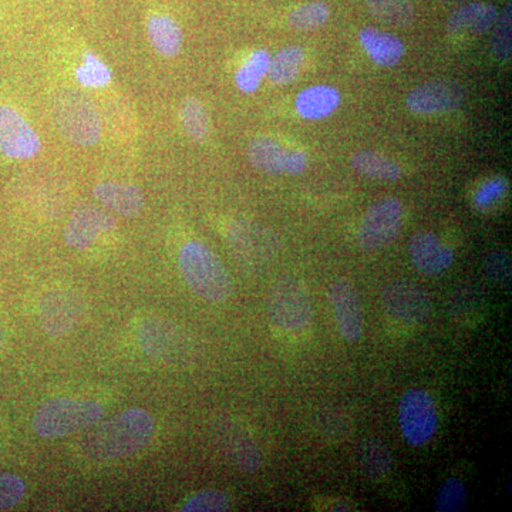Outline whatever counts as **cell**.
Segmentation results:
<instances>
[{"mask_svg": "<svg viewBox=\"0 0 512 512\" xmlns=\"http://www.w3.org/2000/svg\"><path fill=\"white\" fill-rule=\"evenodd\" d=\"M228 242L239 265L251 271L264 268L279 252V241L274 232L248 221L231 225Z\"/></svg>", "mask_w": 512, "mask_h": 512, "instance_id": "6", "label": "cell"}, {"mask_svg": "<svg viewBox=\"0 0 512 512\" xmlns=\"http://www.w3.org/2000/svg\"><path fill=\"white\" fill-rule=\"evenodd\" d=\"M494 35L491 49L494 56L500 60H510L512 53V13L511 3L504 9L503 15L498 16L494 23Z\"/></svg>", "mask_w": 512, "mask_h": 512, "instance_id": "33", "label": "cell"}, {"mask_svg": "<svg viewBox=\"0 0 512 512\" xmlns=\"http://www.w3.org/2000/svg\"><path fill=\"white\" fill-rule=\"evenodd\" d=\"M485 272L494 284L511 289V256L505 251H494L485 259Z\"/></svg>", "mask_w": 512, "mask_h": 512, "instance_id": "35", "label": "cell"}, {"mask_svg": "<svg viewBox=\"0 0 512 512\" xmlns=\"http://www.w3.org/2000/svg\"><path fill=\"white\" fill-rule=\"evenodd\" d=\"M360 470L367 478L382 480L393 468V456L383 441L366 439L359 447Z\"/></svg>", "mask_w": 512, "mask_h": 512, "instance_id": "24", "label": "cell"}, {"mask_svg": "<svg viewBox=\"0 0 512 512\" xmlns=\"http://www.w3.org/2000/svg\"><path fill=\"white\" fill-rule=\"evenodd\" d=\"M329 299L342 338L349 343L362 340L365 316L356 286L348 279H338L330 286Z\"/></svg>", "mask_w": 512, "mask_h": 512, "instance_id": "14", "label": "cell"}, {"mask_svg": "<svg viewBox=\"0 0 512 512\" xmlns=\"http://www.w3.org/2000/svg\"><path fill=\"white\" fill-rule=\"evenodd\" d=\"M180 120L185 134L195 143H204L210 136V117L204 104L195 97H188L181 104Z\"/></svg>", "mask_w": 512, "mask_h": 512, "instance_id": "28", "label": "cell"}, {"mask_svg": "<svg viewBox=\"0 0 512 512\" xmlns=\"http://www.w3.org/2000/svg\"><path fill=\"white\" fill-rule=\"evenodd\" d=\"M26 484L15 474L0 473V511L10 510L23 500Z\"/></svg>", "mask_w": 512, "mask_h": 512, "instance_id": "36", "label": "cell"}, {"mask_svg": "<svg viewBox=\"0 0 512 512\" xmlns=\"http://www.w3.org/2000/svg\"><path fill=\"white\" fill-rule=\"evenodd\" d=\"M138 343L148 356L171 365L185 362L191 353V340L184 330L170 320L154 316L138 326Z\"/></svg>", "mask_w": 512, "mask_h": 512, "instance_id": "7", "label": "cell"}, {"mask_svg": "<svg viewBox=\"0 0 512 512\" xmlns=\"http://www.w3.org/2000/svg\"><path fill=\"white\" fill-rule=\"evenodd\" d=\"M3 345H5V338H3L2 326H0V352H2Z\"/></svg>", "mask_w": 512, "mask_h": 512, "instance_id": "38", "label": "cell"}, {"mask_svg": "<svg viewBox=\"0 0 512 512\" xmlns=\"http://www.w3.org/2000/svg\"><path fill=\"white\" fill-rule=\"evenodd\" d=\"M103 417L104 409L99 402L57 397L47 400L36 410L32 424L33 430L40 437L55 440L90 429Z\"/></svg>", "mask_w": 512, "mask_h": 512, "instance_id": "3", "label": "cell"}, {"mask_svg": "<svg viewBox=\"0 0 512 512\" xmlns=\"http://www.w3.org/2000/svg\"><path fill=\"white\" fill-rule=\"evenodd\" d=\"M382 305L387 315L406 323H420L429 318L431 301L419 285L397 281L387 285L382 293Z\"/></svg>", "mask_w": 512, "mask_h": 512, "instance_id": "15", "label": "cell"}, {"mask_svg": "<svg viewBox=\"0 0 512 512\" xmlns=\"http://www.w3.org/2000/svg\"><path fill=\"white\" fill-rule=\"evenodd\" d=\"M466 90L453 80H431L413 89L407 96L410 111L420 116L450 113L463 107Z\"/></svg>", "mask_w": 512, "mask_h": 512, "instance_id": "13", "label": "cell"}, {"mask_svg": "<svg viewBox=\"0 0 512 512\" xmlns=\"http://www.w3.org/2000/svg\"><path fill=\"white\" fill-rule=\"evenodd\" d=\"M212 430L218 447L237 470L245 474H254L261 468L262 454L258 444L237 421L220 417Z\"/></svg>", "mask_w": 512, "mask_h": 512, "instance_id": "10", "label": "cell"}, {"mask_svg": "<svg viewBox=\"0 0 512 512\" xmlns=\"http://www.w3.org/2000/svg\"><path fill=\"white\" fill-rule=\"evenodd\" d=\"M53 117L67 140L77 146H94L100 140L101 117L92 100L76 89L62 90L53 100Z\"/></svg>", "mask_w": 512, "mask_h": 512, "instance_id": "4", "label": "cell"}, {"mask_svg": "<svg viewBox=\"0 0 512 512\" xmlns=\"http://www.w3.org/2000/svg\"><path fill=\"white\" fill-rule=\"evenodd\" d=\"M151 45L161 56L174 57L183 46V32L180 25L170 16L153 15L147 22Z\"/></svg>", "mask_w": 512, "mask_h": 512, "instance_id": "23", "label": "cell"}, {"mask_svg": "<svg viewBox=\"0 0 512 512\" xmlns=\"http://www.w3.org/2000/svg\"><path fill=\"white\" fill-rule=\"evenodd\" d=\"M468 494L466 485L458 478H448L441 485L434 501V510L439 512H460L466 510Z\"/></svg>", "mask_w": 512, "mask_h": 512, "instance_id": "31", "label": "cell"}, {"mask_svg": "<svg viewBox=\"0 0 512 512\" xmlns=\"http://www.w3.org/2000/svg\"><path fill=\"white\" fill-rule=\"evenodd\" d=\"M266 311L279 329L302 332L309 328L313 319L308 288L295 276H279L266 295Z\"/></svg>", "mask_w": 512, "mask_h": 512, "instance_id": "5", "label": "cell"}, {"mask_svg": "<svg viewBox=\"0 0 512 512\" xmlns=\"http://www.w3.org/2000/svg\"><path fill=\"white\" fill-rule=\"evenodd\" d=\"M178 264L191 291L205 301L224 302L234 292V282L227 268L202 242L185 244L181 248Z\"/></svg>", "mask_w": 512, "mask_h": 512, "instance_id": "2", "label": "cell"}, {"mask_svg": "<svg viewBox=\"0 0 512 512\" xmlns=\"http://www.w3.org/2000/svg\"><path fill=\"white\" fill-rule=\"evenodd\" d=\"M83 312L84 303L79 293L69 289H55L43 296L39 319L47 335L60 338L76 328Z\"/></svg>", "mask_w": 512, "mask_h": 512, "instance_id": "11", "label": "cell"}, {"mask_svg": "<svg viewBox=\"0 0 512 512\" xmlns=\"http://www.w3.org/2000/svg\"><path fill=\"white\" fill-rule=\"evenodd\" d=\"M93 195L101 205L123 217H137L144 208L143 192L133 184L107 181L96 185Z\"/></svg>", "mask_w": 512, "mask_h": 512, "instance_id": "19", "label": "cell"}, {"mask_svg": "<svg viewBox=\"0 0 512 512\" xmlns=\"http://www.w3.org/2000/svg\"><path fill=\"white\" fill-rule=\"evenodd\" d=\"M77 444L94 461L119 460L143 450L154 439L156 420L143 409H128L87 429Z\"/></svg>", "mask_w": 512, "mask_h": 512, "instance_id": "1", "label": "cell"}, {"mask_svg": "<svg viewBox=\"0 0 512 512\" xmlns=\"http://www.w3.org/2000/svg\"><path fill=\"white\" fill-rule=\"evenodd\" d=\"M410 261L420 274L437 276L454 262V254L430 232H417L409 242Z\"/></svg>", "mask_w": 512, "mask_h": 512, "instance_id": "18", "label": "cell"}, {"mask_svg": "<svg viewBox=\"0 0 512 512\" xmlns=\"http://www.w3.org/2000/svg\"><path fill=\"white\" fill-rule=\"evenodd\" d=\"M116 228V220L92 204H79L70 214L64 229V241L70 248L84 251L103 234Z\"/></svg>", "mask_w": 512, "mask_h": 512, "instance_id": "17", "label": "cell"}, {"mask_svg": "<svg viewBox=\"0 0 512 512\" xmlns=\"http://www.w3.org/2000/svg\"><path fill=\"white\" fill-rule=\"evenodd\" d=\"M340 103L338 90L330 86H313L299 93L296 111L306 120H320L330 116Z\"/></svg>", "mask_w": 512, "mask_h": 512, "instance_id": "22", "label": "cell"}, {"mask_svg": "<svg viewBox=\"0 0 512 512\" xmlns=\"http://www.w3.org/2000/svg\"><path fill=\"white\" fill-rule=\"evenodd\" d=\"M505 191V181L491 180L485 183L480 191L477 192L476 202L478 207L484 208L493 204L495 200L501 197Z\"/></svg>", "mask_w": 512, "mask_h": 512, "instance_id": "37", "label": "cell"}, {"mask_svg": "<svg viewBox=\"0 0 512 512\" xmlns=\"http://www.w3.org/2000/svg\"><path fill=\"white\" fill-rule=\"evenodd\" d=\"M352 167L357 173L373 180L396 181L402 177L399 164L375 151H357L352 157Z\"/></svg>", "mask_w": 512, "mask_h": 512, "instance_id": "25", "label": "cell"}, {"mask_svg": "<svg viewBox=\"0 0 512 512\" xmlns=\"http://www.w3.org/2000/svg\"><path fill=\"white\" fill-rule=\"evenodd\" d=\"M42 143L32 126L12 107L0 106V153L16 160H29L40 153Z\"/></svg>", "mask_w": 512, "mask_h": 512, "instance_id": "16", "label": "cell"}, {"mask_svg": "<svg viewBox=\"0 0 512 512\" xmlns=\"http://www.w3.org/2000/svg\"><path fill=\"white\" fill-rule=\"evenodd\" d=\"M403 205L397 198H384L367 210L357 234L360 248L367 252L389 247L399 237Z\"/></svg>", "mask_w": 512, "mask_h": 512, "instance_id": "9", "label": "cell"}, {"mask_svg": "<svg viewBox=\"0 0 512 512\" xmlns=\"http://www.w3.org/2000/svg\"><path fill=\"white\" fill-rule=\"evenodd\" d=\"M497 18V9L490 3H468L448 18L447 29L450 33L470 32L483 35L493 28Z\"/></svg>", "mask_w": 512, "mask_h": 512, "instance_id": "21", "label": "cell"}, {"mask_svg": "<svg viewBox=\"0 0 512 512\" xmlns=\"http://www.w3.org/2000/svg\"><path fill=\"white\" fill-rule=\"evenodd\" d=\"M399 424L404 440L412 447H423L436 434L439 416L433 397L423 389H410L399 403Z\"/></svg>", "mask_w": 512, "mask_h": 512, "instance_id": "8", "label": "cell"}, {"mask_svg": "<svg viewBox=\"0 0 512 512\" xmlns=\"http://www.w3.org/2000/svg\"><path fill=\"white\" fill-rule=\"evenodd\" d=\"M231 501L227 494L218 490H204L192 495L185 501L181 511L184 512H221L228 511Z\"/></svg>", "mask_w": 512, "mask_h": 512, "instance_id": "34", "label": "cell"}, {"mask_svg": "<svg viewBox=\"0 0 512 512\" xmlns=\"http://www.w3.org/2000/svg\"><path fill=\"white\" fill-rule=\"evenodd\" d=\"M252 167L268 175H299L308 168V156L303 151L286 150L269 137H256L248 147Z\"/></svg>", "mask_w": 512, "mask_h": 512, "instance_id": "12", "label": "cell"}, {"mask_svg": "<svg viewBox=\"0 0 512 512\" xmlns=\"http://www.w3.org/2000/svg\"><path fill=\"white\" fill-rule=\"evenodd\" d=\"M76 79L84 87L100 89L110 83L111 72L106 63L101 62L94 53H86L82 66L77 67Z\"/></svg>", "mask_w": 512, "mask_h": 512, "instance_id": "32", "label": "cell"}, {"mask_svg": "<svg viewBox=\"0 0 512 512\" xmlns=\"http://www.w3.org/2000/svg\"><path fill=\"white\" fill-rule=\"evenodd\" d=\"M360 45L366 50L367 55L376 64L383 67H393L404 56V45L399 37L392 33L382 32L373 28H365L359 33Z\"/></svg>", "mask_w": 512, "mask_h": 512, "instance_id": "20", "label": "cell"}, {"mask_svg": "<svg viewBox=\"0 0 512 512\" xmlns=\"http://www.w3.org/2000/svg\"><path fill=\"white\" fill-rule=\"evenodd\" d=\"M303 62H305V52L302 47H285L274 59H271L268 69L269 79L279 86L295 82L296 77L301 73Z\"/></svg>", "mask_w": 512, "mask_h": 512, "instance_id": "26", "label": "cell"}, {"mask_svg": "<svg viewBox=\"0 0 512 512\" xmlns=\"http://www.w3.org/2000/svg\"><path fill=\"white\" fill-rule=\"evenodd\" d=\"M367 9L379 22L394 28H407L414 20L409 0H366Z\"/></svg>", "mask_w": 512, "mask_h": 512, "instance_id": "27", "label": "cell"}, {"mask_svg": "<svg viewBox=\"0 0 512 512\" xmlns=\"http://www.w3.org/2000/svg\"><path fill=\"white\" fill-rule=\"evenodd\" d=\"M330 15L329 6L325 2H309L292 10L288 22L292 29L298 32L315 30L328 22Z\"/></svg>", "mask_w": 512, "mask_h": 512, "instance_id": "30", "label": "cell"}, {"mask_svg": "<svg viewBox=\"0 0 512 512\" xmlns=\"http://www.w3.org/2000/svg\"><path fill=\"white\" fill-rule=\"evenodd\" d=\"M272 57L266 50H256L247 63L235 74V84L242 93L251 94L261 86V80L268 74Z\"/></svg>", "mask_w": 512, "mask_h": 512, "instance_id": "29", "label": "cell"}]
</instances>
